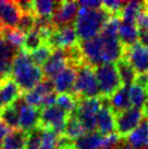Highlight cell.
Wrapping results in <instances>:
<instances>
[{"label": "cell", "instance_id": "obj_1", "mask_svg": "<svg viewBox=\"0 0 148 149\" xmlns=\"http://www.w3.org/2000/svg\"><path fill=\"white\" fill-rule=\"evenodd\" d=\"M10 76L19 85L22 93L33 89L37 84L44 79L40 68L35 65L31 56L21 49L12 60Z\"/></svg>", "mask_w": 148, "mask_h": 149}, {"label": "cell", "instance_id": "obj_2", "mask_svg": "<svg viewBox=\"0 0 148 149\" xmlns=\"http://www.w3.org/2000/svg\"><path fill=\"white\" fill-rule=\"evenodd\" d=\"M109 17L110 15L101 8H80L73 25L78 40L82 42L98 36L103 24L108 21Z\"/></svg>", "mask_w": 148, "mask_h": 149}, {"label": "cell", "instance_id": "obj_3", "mask_svg": "<svg viewBox=\"0 0 148 149\" xmlns=\"http://www.w3.org/2000/svg\"><path fill=\"white\" fill-rule=\"evenodd\" d=\"M72 94L81 98L100 97V89L95 75V69L88 64H83L77 69L76 79L72 87Z\"/></svg>", "mask_w": 148, "mask_h": 149}, {"label": "cell", "instance_id": "obj_4", "mask_svg": "<svg viewBox=\"0 0 148 149\" xmlns=\"http://www.w3.org/2000/svg\"><path fill=\"white\" fill-rule=\"evenodd\" d=\"M95 75L98 82L100 95L110 97L122 86L115 65L113 63H101L95 68Z\"/></svg>", "mask_w": 148, "mask_h": 149}, {"label": "cell", "instance_id": "obj_5", "mask_svg": "<svg viewBox=\"0 0 148 149\" xmlns=\"http://www.w3.org/2000/svg\"><path fill=\"white\" fill-rule=\"evenodd\" d=\"M100 109V99L96 98H81L78 100L74 116L81 122L85 132L97 131L96 126V116Z\"/></svg>", "mask_w": 148, "mask_h": 149}, {"label": "cell", "instance_id": "obj_6", "mask_svg": "<svg viewBox=\"0 0 148 149\" xmlns=\"http://www.w3.org/2000/svg\"><path fill=\"white\" fill-rule=\"evenodd\" d=\"M69 116L70 114L66 113L64 110L59 108L57 104H54L51 107L40 110L39 122L37 126L40 128H48L56 132L58 135H62Z\"/></svg>", "mask_w": 148, "mask_h": 149}, {"label": "cell", "instance_id": "obj_7", "mask_svg": "<svg viewBox=\"0 0 148 149\" xmlns=\"http://www.w3.org/2000/svg\"><path fill=\"white\" fill-rule=\"evenodd\" d=\"M78 42L80 40L73 24L62 26V27H56L45 40L46 45L52 50L66 49L77 45Z\"/></svg>", "mask_w": 148, "mask_h": 149}, {"label": "cell", "instance_id": "obj_8", "mask_svg": "<svg viewBox=\"0 0 148 149\" xmlns=\"http://www.w3.org/2000/svg\"><path fill=\"white\" fill-rule=\"evenodd\" d=\"M143 118L144 116L142 110L133 107L120 113H115L114 122L115 131L118 132L117 134L121 138H125L132 131H134L138 126Z\"/></svg>", "mask_w": 148, "mask_h": 149}, {"label": "cell", "instance_id": "obj_9", "mask_svg": "<svg viewBox=\"0 0 148 149\" xmlns=\"http://www.w3.org/2000/svg\"><path fill=\"white\" fill-rule=\"evenodd\" d=\"M122 58L128 60L137 75L148 73V49L140 42L125 47Z\"/></svg>", "mask_w": 148, "mask_h": 149}, {"label": "cell", "instance_id": "obj_10", "mask_svg": "<svg viewBox=\"0 0 148 149\" xmlns=\"http://www.w3.org/2000/svg\"><path fill=\"white\" fill-rule=\"evenodd\" d=\"M100 99V109L96 116V126L97 132L103 136L113 134L115 131L114 113L110 108V102L108 97H99Z\"/></svg>", "mask_w": 148, "mask_h": 149}, {"label": "cell", "instance_id": "obj_11", "mask_svg": "<svg viewBox=\"0 0 148 149\" xmlns=\"http://www.w3.org/2000/svg\"><path fill=\"white\" fill-rule=\"evenodd\" d=\"M85 64L91 65V68L100 65L103 62V40L100 36H96L94 38L82 40L78 42Z\"/></svg>", "mask_w": 148, "mask_h": 149}, {"label": "cell", "instance_id": "obj_12", "mask_svg": "<svg viewBox=\"0 0 148 149\" xmlns=\"http://www.w3.org/2000/svg\"><path fill=\"white\" fill-rule=\"evenodd\" d=\"M80 6L77 1H59L57 9L51 17L56 27L71 25L77 17Z\"/></svg>", "mask_w": 148, "mask_h": 149}, {"label": "cell", "instance_id": "obj_13", "mask_svg": "<svg viewBox=\"0 0 148 149\" xmlns=\"http://www.w3.org/2000/svg\"><path fill=\"white\" fill-rule=\"evenodd\" d=\"M68 66L66 54L64 49H54L49 59L41 66V72L44 79H54L62 70Z\"/></svg>", "mask_w": 148, "mask_h": 149}, {"label": "cell", "instance_id": "obj_14", "mask_svg": "<svg viewBox=\"0 0 148 149\" xmlns=\"http://www.w3.org/2000/svg\"><path fill=\"white\" fill-rule=\"evenodd\" d=\"M22 91L14 79L10 76H3L0 79V104L9 106L15 102L22 97Z\"/></svg>", "mask_w": 148, "mask_h": 149}, {"label": "cell", "instance_id": "obj_15", "mask_svg": "<svg viewBox=\"0 0 148 149\" xmlns=\"http://www.w3.org/2000/svg\"><path fill=\"white\" fill-rule=\"evenodd\" d=\"M19 104H20L19 128L23 130L25 132H31L38 125L40 110L36 109V108L29 107L26 104H24L22 98L19 99Z\"/></svg>", "mask_w": 148, "mask_h": 149}, {"label": "cell", "instance_id": "obj_16", "mask_svg": "<svg viewBox=\"0 0 148 149\" xmlns=\"http://www.w3.org/2000/svg\"><path fill=\"white\" fill-rule=\"evenodd\" d=\"M21 15L22 12L17 4V1L0 0V21L3 27L15 29Z\"/></svg>", "mask_w": 148, "mask_h": 149}, {"label": "cell", "instance_id": "obj_17", "mask_svg": "<svg viewBox=\"0 0 148 149\" xmlns=\"http://www.w3.org/2000/svg\"><path fill=\"white\" fill-rule=\"evenodd\" d=\"M76 73H77V69L70 65H68L64 70H62L52 79L54 86V93L57 95L71 93L75 79H76Z\"/></svg>", "mask_w": 148, "mask_h": 149}, {"label": "cell", "instance_id": "obj_18", "mask_svg": "<svg viewBox=\"0 0 148 149\" xmlns=\"http://www.w3.org/2000/svg\"><path fill=\"white\" fill-rule=\"evenodd\" d=\"M125 141L134 149H146L148 147V119L143 118L138 126L132 131Z\"/></svg>", "mask_w": 148, "mask_h": 149}, {"label": "cell", "instance_id": "obj_19", "mask_svg": "<svg viewBox=\"0 0 148 149\" xmlns=\"http://www.w3.org/2000/svg\"><path fill=\"white\" fill-rule=\"evenodd\" d=\"M118 36L123 48L133 46L136 42H138V29L136 27L135 23L120 21Z\"/></svg>", "mask_w": 148, "mask_h": 149}, {"label": "cell", "instance_id": "obj_20", "mask_svg": "<svg viewBox=\"0 0 148 149\" xmlns=\"http://www.w3.org/2000/svg\"><path fill=\"white\" fill-rule=\"evenodd\" d=\"M105 136L99 132H87L73 141L74 149H100Z\"/></svg>", "mask_w": 148, "mask_h": 149}, {"label": "cell", "instance_id": "obj_21", "mask_svg": "<svg viewBox=\"0 0 148 149\" xmlns=\"http://www.w3.org/2000/svg\"><path fill=\"white\" fill-rule=\"evenodd\" d=\"M27 139L29 132H25L21 128L11 130L4 137L1 149H26Z\"/></svg>", "mask_w": 148, "mask_h": 149}, {"label": "cell", "instance_id": "obj_22", "mask_svg": "<svg viewBox=\"0 0 148 149\" xmlns=\"http://www.w3.org/2000/svg\"><path fill=\"white\" fill-rule=\"evenodd\" d=\"M128 88L130 87L121 86L113 95H111L109 97L110 108L114 114L125 111V110L131 108L130 97H128Z\"/></svg>", "mask_w": 148, "mask_h": 149}, {"label": "cell", "instance_id": "obj_23", "mask_svg": "<svg viewBox=\"0 0 148 149\" xmlns=\"http://www.w3.org/2000/svg\"><path fill=\"white\" fill-rule=\"evenodd\" d=\"M19 119H20V104L19 99L9 104L4 106L0 112V121L10 130H17L19 128Z\"/></svg>", "mask_w": 148, "mask_h": 149}, {"label": "cell", "instance_id": "obj_24", "mask_svg": "<svg viewBox=\"0 0 148 149\" xmlns=\"http://www.w3.org/2000/svg\"><path fill=\"white\" fill-rule=\"evenodd\" d=\"M115 69L120 77V81L122 83V86L130 87L132 86L136 79V72L134 71L133 66L128 63L126 59L121 58L115 62Z\"/></svg>", "mask_w": 148, "mask_h": 149}, {"label": "cell", "instance_id": "obj_25", "mask_svg": "<svg viewBox=\"0 0 148 149\" xmlns=\"http://www.w3.org/2000/svg\"><path fill=\"white\" fill-rule=\"evenodd\" d=\"M44 44H45L44 42V38L41 36L40 32L37 29H34L27 34H25L24 42H23L21 50L26 52V54H31L35 50L38 49L40 46L44 45Z\"/></svg>", "mask_w": 148, "mask_h": 149}, {"label": "cell", "instance_id": "obj_26", "mask_svg": "<svg viewBox=\"0 0 148 149\" xmlns=\"http://www.w3.org/2000/svg\"><path fill=\"white\" fill-rule=\"evenodd\" d=\"M86 132H85V130L83 127V125L77 120V118L74 116V113L70 114L66 122L62 135H64V136H66L68 138L72 139V141H75L76 138L81 137Z\"/></svg>", "mask_w": 148, "mask_h": 149}, {"label": "cell", "instance_id": "obj_27", "mask_svg": "<svg viewBox=\"0 0 148 149\" xmlns=\"http://www.w3.org/2000/svg\"><path fill=\"white\" fill-rule=\"evenodd\" d=\"M144 9L143 1H128L124 4L122 11L120 13L119 19L123 22L135 23L136 17Z\"/></svg>", "mask_w": 148, "mask_h": 149}, {"label": "cell", "instance_id": "obj_28", "mask_svg": "<svg viewBox=\"0 0 148 149\" xmlns=\"http://www.w3.org/2000/svg\"><path fill=\"white\" fill-rule=\"evenodd\" d=\"M25 35L22 32H20L17 29H7L3 27V29L0 33V38L4 39L6 42L14 47L15 49L20 50L22 48L23 42H24Z\"/></svg>", "mask_w": 148, "mask_h": 149}, {"label": "cell", "instance_id": "obj_29", "mask_svg": "<svg viewBox=\"0 0 148 149\" xmlns=\"http://www.w3.org/2000/svg\"><path fill=\"white\" fill-rule=\"evenodd\" d=\"M59 1L36 0L33 1V13L36 17H52Z\"/></svg>", "mask_w": 148, "mask_h": 149}, {"label": "cell", "instance_id": "obj_30", "mask_svg": "<svg viewBox=\"0 0 148 149\" xmlns=\"http://www.w3.org/2000/svg\"><path fill=\"white\" fill-rule=\"evenodd\" d=\"M78 100L80 98L72 94V93H66V94H60L57 95V99H56V104L59 108H61L62 110H64L66 113L72 114L76 106L78 104Z\"/></svg>", "mask_w": 148, "mask_h": 149}, {"label": "cell", "instance_id": "obj_31", "mask_svg": "<svg viewBox=\"0 0 148 149\" xmlns=\"http://www.w3.org/2000/svg\"><path fill=\"white\" fill-rule=\"evenodd\" d=\"M148 91L144 89L143 87L138 86L136 84H133L132 86L128 88V97H130V102L133 108L136 109H143V106L145 104V100L147 97Z\"/></svg>", "mask_w": 148, "mask_h": 149}, {"label": "cell", "instance_id": "obj_32", "mask_svg": "<svg viewBox=\"0 0 148 149\" xmlns=\"http://www.w3.org/2000/svg\"><path fill=\"white\" fill-rule=\"evenodd\" d=\"M51 54H52V49H51L50 47H48L46 44H44V45L40 46L37 50H35L34 52H32L29 56H31V59H32V61H33L34 64L40 68V66L44 65V63L49 59Z\"/></svg>", "mask_w": 148, "mask_h": 149}, {"label": "cell", "instance_id": "obj_33", "mask_svg": "<svg viewBox=\"0 0 148 149\" xmlns=\"http://www.w3.org/2000/svg\"><path fill=\"white\" fill-rule=\"evenodd\" d=\"M58 136L59 135L54 131L43 128L40 136V149H57Z\"/></svg>", "mask_w": 148, "mask_h": 149}, {"label": "cell", "instance_id": "obj_34", "mask_svg": "<svg viewBox=\"0 0 148 149\" xmlns=\"http://www.w3.org/2000/svg\"><path fill=\"white\" fill-rule=\"evenodd\" d=\"M35 20L36 15L34 13H22L15 29H17L25 35L35 29Z\"/></svg>", "mask_w": 148, "mask_h": 149}, {"label": "cell", "instance_id": "obj_35", "mask_svg": "<svg viewBox=\"0 0 148 149\" xmlns=\"http://www.w3.org/2000/svg\"><path fill=\"white\" fill-rule=\"evenodd\" d=\"M126 1H119V0H107L103 1L101 9L110 15V17H120V13L123 9Z\"/></svg>", "mask_w": 148, "mask_h": 149}, {"label": "cell", "instance_id": "obj_36", "mask_svg": "<svg viewBox=\"0 0 148 149\" xmlns=\"http://www.w3.org/2000/svg\"><path fill=\"white\" fill-rule=\"evenodd\" d=\"M43 128L39 126L29 132V139L26 144V149H40V136Z\"/></svg>", "mask_w": 148, "mask_h": 149}, {"label": "cell", "instance_id": "obj_37", "mask_svg": "<svg viewBox=\"0 0 148 149\" xmlns=\"http://www.w3.org/2000/svg\"><path fill=\"white\" fill-rule=\"evenodd\" d=\"M135 25L138 32H148V11L143 9L136 17Z\"/></svg>", "mask_w": 148, "mask_h": 149}, {"label": "cell", "instance_id": "obj_38", "mask_svg": "<svg viewBox=\"0 0 148 149\" xmlns=\"http://www.w3.org/2000/svg\"><path fill=\"white\" fill-rule=\"evenodd\" d=\"M121 137L117 134V133H113V134H110L108 136H105V139H103V143L100 149H114L115 146L119 144L121 141Z\"/></svg>", "mask_w": 148, "mask_h": 149}, {"label": "cell", "instance_id": "obj_39", "mask_svg": "<svg viewBox=\"0 0 148 149\" xmlns=\"http://www.w3.org/2000/svg\"><path fill=\"white\" fill-rule=\"evenodd\" d=\"M103 1L99 0H85V1H80L78 6L80 8H85V9H99L101 8Z\"/></svg>", "mask_w": 148, "mask_h": 149}, {"label": "cell", "instance_id": "obj_40", "mask_svg": "<svg viewBox=\"0 0 148 149\" xmlns=\"http://www.w3.org/2000/svg\"><path fill=\"white\" fill-rule=\"evenodd\" d=\"M11 63L12 62L0 58V79L3 77V76H7V75H10Z\"/></svg>", "mask_w": 148, "mask_h": 149}, {"label": "cell", "instance_id": "obj_41", "mask_svg": "<svg viewBox=\"0 0 148 149\" xmlns=\"http://www.w3.org/2000/svg\"><path fill=\"white\" fill-rule=\"evenodd\" d=\"M134 84H136V85H138V86H140V87H143L144 89H146V91H148V73L137 75Z\"/></svg>", "mask_w": 148, "mask_h": 149}, {"label": "cell", "instance_id": "obj_42", "mask_svg": "<svg viewBox=\"0 0 148 149\" xmlns=\"http://www.w3.org/2000/svg\"><path fill=\"white\" fill-rule=\"evenodd\" d=\"M10 131H11V130H10L8 126H6V125L0 121V149L2 147V143H3L4 137L8 135Z\"/></svg>", "mask_w": 148, "mask_h": 149}, {"label": "cell", "instance_id": "obj_43", "mask_svg": "<svg viewBox=\"0 0 148 149\" xmlns=\"http://www.w3.org/2000/svg\"><path fill=\"white\" fill-rule=\"evenodd\" d=\"M138 42L148 49V32H138Z\"/></svg>", "mask_w": 148, "mask_h": 149}, {"label": "cell", "instance_id": "obj_44", "mask_svg": "<svg viewBox=\"0 0 148 149\" xmlns=\"http://www.w3.org/2000/svg\"><path fill=\"white\" fill-rule=\"evenodd\" d=\"M114 149H134V148L128 144V141H125V138H122L119 144L115 146Z\"/></svg>", "mask_w": 148, "mask_h": 149}, {"label": "cell", "instance_id": "obj_45", "mask_svg": "<svg viewBox=\"0 0 148 149\" xmlns=\"http://www.w3.org/2000/svg\"><path fill=\"white\" fill-rule=\"evenodd\" d=\"M142 112H143V116H144V118L148 119V93H147L146 100H145V104H144V106H143V109H142Z\"/></svg>", "mask_w": 148, "mask_h": 149}, {"label": "cell", "instance_id": "obj_46", "mask_svg": "<svg viewBox=\"0 0 148 149\" xmlns=\"http://www.w3.org/2000/svg\"><path fill=\"white\" fill-rule=\"evenodd\" d=\"M2 29H3V25H2V23H1V21H0V33H1Z\"/></svg>", "mask_w": 148, "mask_h": 149}, {"label": "cell", "instance_id": "obj_47", "mask_svg": "<svg viewBox=\"0 0 148 149\" xmlns=\"http://www.w3.org/2000/svg\"><path fill=\"white\" fill-rule=\"evenodd\" d=\"M1 109H2V108H1V104H0V112H1Z\"/></svg>", "mask_w": 148, "mask_h": 149}, {"label": "cell", "instance_id": "obj_48", "mask_svg": "<svg viewBox=\"0 0 148 149\" xmlns=\"http://www.w3.org/2000/svg\"><path fill=\"white\" fill-rule=\"evenodd\" d=\"M146 149H148V147H147V148H146Z\"/></svg>", "mask_w": 148, "mask_h": 149}, {"label": "cell", "instance_id": "obj_49", "mask_svg": "<svg viewBox=\"0 0 148 149\" xmlns=\"http://www.w3.org/2000/svg\"><path fill=\"white\" fill-rule=\"evenodd\" d=\"M73 149H74V148H73Z\"/></svg>", "mask_w": 148, "mask_h": 149}]
</instances>
